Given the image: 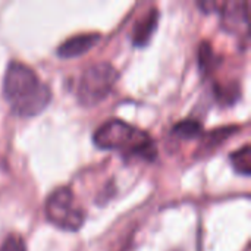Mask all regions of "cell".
<instances>
[{
    "mask_svg": "<svg viewBox=\"0 0 251 251\" xmlns=\"http://www.w3.org/2000/svg\"><path fill=\"white\" fill-rule=\"evenodd\" d=\"M3 94L12 112L22 118H32L43 112L51 100L50 88L37 74L22 62H10L3 76Z\"/></svg>",
    "mask_w": 251,
    "mask_h": 251,
    "instance_id": "1",
    "label": "cell"
},
{
    "mask_svg": "<svg viewBox=\"0 0 251 251\" xmlns=\"http://www.w3.org/2000/svg\"><path fill=\"white\" fill-rule=\"evenodd\" d=\"M93 140L103 150H119L144 160H154L157 156V149L150 134L121 119H109L101 124L96 129Z\"/></svg>",
    "mask_w": 251,
    "mask_h": 251,
    "instance_id": "2",
    "label": "cell"
},
{
    "mask_svg": "<svg viewBox=\"0 0 251 251\" xmlns=\"http://www.w3.org/2000/svg\"><path fill=\"white\" fill-rule=\"evenodd\" d=\"M118 81V71L109 62L90 65L81 75L78 84V100L84 106H94L103 101Z\"/></svg>",
    "mask_w": 251,
    "mask_h": 251,
    "instance_id": "3",
    "label": "cell"
},
{
    "mask_svg": "<svg viewBox=\"0 0 251 251\" xmlns=\"http://www.w3.org/2000/svg\"><path fill=\"white\" fill-rule=\"evenodd\" d=\"M46 216L59 229L75 232L85 219L81 207L76 206L74 193L68 187L56 188L46 200Z\"/></svg>",
    "mask_w": 251,
    "mask_h": 251,
    "instance_id": "4",
    "label": "cell"
},
{
    "mask_svg": "<svg viewBox=\"0 0 251 251\" xmlns=\"http://www.w3.org/2000/svg\"><path fill=\"white\" fill-rule=\"evenodd\" d=\"M222 25L226 31L247 32L249 26V3L247 1H228L222 4Z\"/></svg>",
    "mask_w": 251,
    "mask_h": 251,
    "instance_id": "5",
    "label": "cell"
},
{
    "mask_svg": "<svg viewBox=\"0 0 251 251\" xmlns=\"http://www.w3.org/2000/svg\"><path fill=\"white\" fill-rule=\"evenodd\" d=\"M101 35L99 32H85V34H76L69 38H66L59 47L57 54L63 59L78 57L88 50H91L99 41Z\"/></svg>",
    "mask_w": 251,
    "mask_h": 251,
    "instance_id": "6",
    "label": "cell"
},
{
    "mask_svg": "<svg viewBox=\"0 0 251 251\" xmlns=\"http://www.w3.org/2000/svg\"><path fill=\"white\" fill-rule=\"evenodd\" d=\"M157 21H159L157 9H150L143 18H140L132 31V43L138 47L146 46L150 41V38L157 26Z\"/></svg>",
    "mask_w": 251,
    "mask_h": 251,
    "instance_id": "7",
    "label": "cell"
},
{
    "mask_svg": "<svg viewBox=\"0 0 251 251\" xmlns=\"http://www.w3.org/2000/svg\"><path fill=\"white\" fill-rule=\"evenodd\" d=\"M231 163L234 166V169L244 175V176H250L251 174V150L250 146L246 144L244 147H241L240 150H235L231 154Z\"/></svg>",
    "mask_w": 251,
    "mask_h": 251,
    "instance_id": "8",
    "label": "cell"
},
{
    "mask_svg": "<svg viewBox=\"0 0 251 251\" xmlns=\"http://www.w3.org/2000/svg\"><path fill=\"white\" fill-rule=\"evenodd\" d=\"M174 134L182 140H191L201 134V124L194 119H185L175 125Z\"/></svg>",
    "mask_w": 251,
    "mask_h": 251,
    "instance_id": "9",
    "label": "cell"
},
{
    "mask_svg": "<svg viewBox=\"0 0 251 251\" xmlns=\"http://www.w3.org/2000/svg\"><path fill=\"white\" fill-rule=\"evenodd\" d=\"M199 62L201 66L203 72H209V69L216 63L215 60V53L210 47V44L207 41H203L200 46V54H199Z\"/></svg>",
    "mask_w": 251,
    "mask_h": 251,
    "instance_id": "10",
    "label": "cell"
},
{
    "mask_svg": "<svg viewBox=\"0 0 251 251\" xmlns=\"http://www.w3.org/2000/svg\"><path fill=\"white\" fill-rule=\"evenodd\" d=\"M216 94L219 97V100L222 103H232L237 100L238 97V88L235 84L232 85H224V87H218L216 88Z\"/></svg>",
    "mask_w": 251,
    "mask_h": 251,
    "instance_id": "11",
    "label": "cell"
},
{
    "mask_svg": "<svg viewBox=\"0 0 251 251\" xmlns=\"http://www.w3.org/2000/svg\"><path fill=\"white\" fill-rule=\"evenodd\" d=\"M0 251H25V243L19 235L12 234L3 241Z\"/></svg>",
    "mask_w": 251,
    "mask_h": 251,
    "instance_id": "12",
    "label": "cell"
}]
</instances>
